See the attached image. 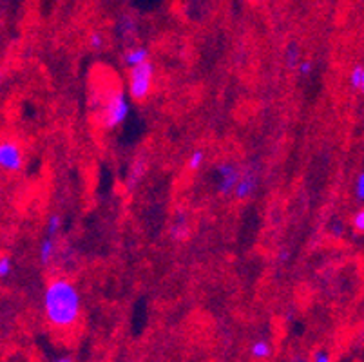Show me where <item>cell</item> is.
Returning <instances> with one entry per match:
<instances>
[{"mask_svg":"<svg viewBox=\"0 0 364 362\" xmlns=\"http://www.w3.org/2000/svg\"><path fill=\"white\" fill-rule=\"evenodd\" d=\"M149 62V49L145 46H129L124 53V65L127 69Z\"/></svg>","mask_w":364,"mask_h":362,"instance_id":"obj_9","label":"cell"},{"mask_svg":"<svg viewBox=\"0 0 364 362\" xmlns=\"http://www.w3.org/2000/svg\"><path fill=\"white\" fill-rule=\"evenodd\" d=\"M214 172H216V192L221 198H227V196L234 194L237 183H240L241 172L243 169L236 164V161H230V159H223V161H218L214 165Z\"/></svg>","mask_w":364,"mask_h":362,"instance_id":"obj_4","label":"cell"},{"mask_svg":"<svg viewBox=\"0 0 364 362\" xmlns=\"http://www.w3.org/2000/svg\"><path fill=\"white\" fill-rule=\"evenodd\" d=\"M352 228L357 234H364V207L353 214L352 218Z\"/></svg>","mask_w":364,"mask_h":362,"instance_id":"obj_19","label":"cell"},{"mask_svg":"<svg viewBox=\"0 0 364 362\" xmlns=\"http://www.w3.org/2000/svg\"><path fill=\"white\" fill-rule=\"evenodd\" d=\"M284 64L289 69H297L301 64V55H299V48H297L296 42H290L287 46V51H284Z\"/></svg>","mask_w":364,"mask_h":362,"instance_id":"obj_13","label":"cell"},{"mask_svg":"<svg viewBox=\"0 0 364 362\" xmlns=\"http://www.w3.org/2000/svg\"><path fill=\"white\" fill-rule=\"evenodd\" d=\"M363 75H364V65H353L352 71H350L348 76V82H350V87L359 91L360 84H363Z\"/></svg>","mask_w":364,"mask_h":362,"instance_id":"obj_16","label":"cell"},{"mask_svg":"<svg viewBox=\"0 0 364 362\" xmlns=\"http://www.w3.org/2000/svg\"><path fill=\"white\" fill-rule=\"evenodd\" d=\"M353 194L359 203H364V171L359 172L355 179V185H353Z\"/></svg>","mask_w":364,"mask_h":362,"instance_id":"obj_18","label":"cell"},{"mask_svg":"<svg viewBox=\"0 0 364 362\" xmlns=\"http://www.w3.org/2000/svg\"><path fill=\"white\" fill-rule=\"evenodd\" d=\"M11 270H13L11 257H9L8 254H2V257H0V277L6 279L9 274H11Z\"/></svg>","mask_w":364,"mask_h":362,"instance_id":"obj_20","label":"cell"},{"mask_svg":"<svg viewBox=\"0 0 364 362\" xmlns=\"http://www.w3.org/2000/svg\"><path fill=\"white\" fill-rule=\"evenodd\" d=\"M205 164V151H201V149H196V151L191 152V156H188L187 159V169L191 172H196L200 171L201 167H203Z\"/></svg>","mask_w":364,"mask_h":362,"instance_id":"obj_14","label":"cell"},{"mask_svg":"<svg viewBox=\"0 0 364 362\" xmlns=\"http://www.w3.org/2000/svg\"><path fill=\"white\" fill-rule=\"evenodd\" d=\"M127 362H131V361H127Z\"/></svg>","mask_w":364,"mask_h":362,"instance_id":"obj_29","label":"cell"},{"mask_svg":"<svg viewBox=\"0 0 364 362\" xmlns=\"http://www.w3.org/2000/svg\"><path fill=\"white\" fill-rule=\"evenodd\" d=\"M145 171H147V158H145V156H140V158L132 164L131 172H129L127 176V181H125V187H127L129 191H132V188L138 185V181H141V176L145 174Z\"/></svg>","mask_w":364,"mask_h":362,"instance_id":"obj_10","label":"cell"},{"mask_svg":"<svg viewBox=\"0 0 364 362\" xmlns=\"http://www.w3.org/2000/svg\"><path fill=\"white\" fill-rule=\"evenodd\" d=\"M60 230H62V215L60 214H51V215H49V219H48L46 234L56 238V235L60 234Z\"/></svg>","mask_w":364,"mask_h":362,"instance_id":"obj_15","label":"cell"},{"mask_svg":"<svg viewBox=\"0 0 364 362\" xmlns=\"http://www.w3.org/2000/svg\"><path fill=\"white\" fill-rule=\"evenodd\" d=\"M310 362H332V355L328 350H323V348H317L312 351V358Z\"/></svg>","mask_w":364,"mask_h":362,"instance_id":"obj_21","label":"cell"},{"mask_svg":"<svg viewBox=\"0 0 364 362\" xmlns=\"http://www.w3.org/2000/svg\"><path fill=\"white\" fill-rule=\"evenodd\" d=\"M117 35L118 38H122L129 46H132V42L136 40L138 36V24L136 20L131 18V16H124V18L118 20L117 24Z\"/></svg>","mask_w":364,"mask_h":362,"instance_id":"obj_8","label":"cell"},{"mask_svg":"<svg viewBox=\"0 0 364 362\" xmlns=\"http://www.w3.org/2000/svg\"><path fill=\"white\" fill-rule=\"evenodd\" d=\"M53 362H75V361H73L69 355H60V357H56Z\"/></svg>","mask_w":364,"mask_h":362,"instance_id":"obj_24","label":"cell"},{"mask_svg":"<svg viewBox=\"0 0 364 362\" xmlns=\"http://www.w3.org/2000/svg\"><path fill=\"white\" fill-rule=\"evenodd\" d=\"M254 2H257V0H254Z\"/></svg>","mask_w":364,"mask_h":362,"instance_id":"obj_28","label":"cell"},{"mask_svg":"<svg viewBox=\"0 0 364 362\" xmlns=\"http://www.w3.org/2000/svg\"><path fill=\"white\" fill-rule=\"evenodd\" d=\"M296 362H309V361H304V358H297Z\"/></svg>","mask_w":364,"mask_h":362,"instance_id":"obj_27","label":"cell"},{"mask_svg":"<svg viewBox=\"0 0 364 362\" xmlns=\"http://www.w3.org/2000/svg\"><path fill=\"white\" fill-rule=\"evenodd\" d=\"M274 353V346L268 343L267 339H257L250 344V357L254 361H267V358L272 357Z\"/></svg>","mask_w":364,"mask_h":362,"instance_id":"obj_11","label":"cell"},{"mask_svg":"<svg viewBox=\"0 0 364 362\" xmlns=\"http://www.w3.org/2000/svg\"><path fill=\"white\" fill-rule=\"evenodd\" d=\"M257 185H259V176L254 167H245L241 172L240 183H237L236 191H234V198L236 201H245V199L252 198V194L256 192Z\"/></svg>","mask_w":364,"mask_h":362,"instance_id":"obj_6","label":"cell"},{"mask_svg":"<svg viewBox=\"0 0 364 362\" xmlns=\"http://www.w3.org/2000/svg\"><path fill=\"white\" fill-rule=\"evenodd\" d=\"M343 232H344V228H343V225H341V223H336L332 227V234L336 235V238H341V235H343Z\"/></svg>","mask_w":364,"mask_h":362,"instance_id":"obj_23","label":"cell"},{"mask_svg":"<svg viewBox=\"0 0 364 362\" xmlns=\"http://www.w3.org/2000/svg\"><path fill=\"white\" fill-rule=\"evenodd\" d=\"M359 91L363 92V95H364V75H363V84H360V89H359Z\"/></svg>","mask_w":364,"mask_h":362,"instance_id":"obj_26","label":"cell"},{"mask_svg":"<svg viewBox=\"0 0 364 362\" xmlns=\"http://www.w3.org/2000/svg\"><path fill=\"white\" fill-rule=\"evenodd\" d=\"M129 100H131V96L120 87L109 92L107 98H105L104 111H102V125H104V129L114 131V129H118L124 124L129 112H131Z\"/></svg>","mask_w":364,"mask_h":362,"instance_id":"obj_2","label":"cell"},{"mask_svg":"<svg viewBox=\"0 0 364 362\" xmlns=\"http://www.w3.org/2000/svg\"><path fill=\"white\" fill-rule=\"evenodd\" d=\"M297 71H299V75H303V76H310L314 71V64L310 62V60H301V64H299V68H297Z\"/></svg>","mask_w":364,"mask_h":362,"instance_id":"obj_22","label":"cell"},{"mask_svg":"<svg viewBox=\"0 0 364 362\" xmlns=\"http://www.w3.org/2000/svg\"><path fill=\"white\" fill-rule=\"evenodd\" d=\"M287 259H289V252H287V250H281V255H279V261H281V263H284Z\"/></svg>","mask_w":364,"mask_h":362,"instance_id":"obj_25","label":"cell"},{"mask_svg":"<svg viewBox=\"0 0 364 362\" xmlns=\"http://www.w3.org/2000/svg\"><path fill=\"white\" fill-rule=\"evenodd\" d=\"M152 85H154V65L152 62H144L136 68L129 69L127 76V95L132 102H145L151 96Z\"/></svg>","mask_w":364,"mask_h":362,"instance_id":"obj_3","label":"cell"},{"mask_svg":"<svg viewBox=\"0 0 364 362\" xmlns=\"http://www.w3.org/2000/svg\"><path fill=\"white\" fill-rule=\"evenodd\" d=\"M0 167L4 172H21L24 167V151L15 139H4L0 145Z\"/></svg>","mask_w":364,"mask_h":362,"instance_id":"obj_5","label":"cell"},{"mask_svg":"<svg viewBox=\"0 0 364 362\" xmlns=\"http://www.w3.org/2000/svg\"><path fill=\"white\" fill-rule=\"evenodd\" d=\"M44 317L55 330H69L80 321L82 294L75 281L65 275L49 279L42 295Z\"/></svg>","mask_w":364,"mask_h":362,"instance_id":"obj_1","label":"cell"},{"mask_svg":"<svg viewBox=\"0 0 364 362\" xmlns=\"http://www.w3.org/2000/svg\"><path fill=\"white\" fill-rule=\"evenodd\" d=\"M87 44L92 51H102L105 48V36L100 31H92L87 38Z\"/></svg>","mask_w":364,"mask_h":362,"instance_id":"obj_17","label":"cell"},{"mask_svg":"<svg viewBox=\"0 0 364 362\" xmlns=\"http://www.w3.org/2000/svg\"><path fill=\"white\" fill-rule=\"evenodd\" d=\"M187 230H188L187 215H185L183 212H178V214L174 215V221H172L168 234H171V238L174 239V241H183V239L187 238Z\"/></svg>","mask_w":364,"mask_h":362,"instance_id":"obj_12","label":"cell"},{"mask_svg":"<svg viewBox=\"0 0 364 362\" xmlns=\"http://www.w3.org/2000/svg\"><path fill=\"white\" fill-rule=\"evenodd\" d=\"M56 254H58V247H56V238L46 234L42 238L41 245H38V261L42 267H49L55 261Z\"/></svg>","mask_w":364,"mask_h":362,"instance_id":"obj_7","label":"cell"}]
</instances>
